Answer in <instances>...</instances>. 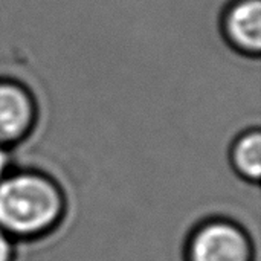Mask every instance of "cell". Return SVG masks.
<instances>
[{"label":"cell","mask_w":261,"mask_h":261,"mask_svg":"<svg viewBox=\"0 0 261 261\" xmlns=\"http://www.w3.org/2000/svg\"><path fill=\"white\" fill-rule=\"evenodd\" d=\"M219 29L229 49L257 60L261 55V0H229L220 12Z\"/></svg>","instance_id":"4"},{"label":"cell","mask_w":261,"mask_h":261,"mask_svg":"<svg viewBox=\"0 0 261 261\" xmlns=\"http://www.w3.org/2000/svg\"><path fill=\"white\" fill-rule=\"evenodd\" d=\"M184 261H257V246L249 229L228 216L199 220L187 234Z\"/></svg>","instance_id":"2"},{"label":"cell","mask_w":261,"mask_h":261,"mask_svg":"<svg viewBox=\"0 0 261 261\" xmlns=\"http://www.w3.org/2000/svg\"><path fill=\"white\" fill-rule=\"evenodd\" d=\"M229 165L237 177L258 185L261 176V132L258 127L242 130L229 145Z\"/></svg>","instance_id":"5"},{"label":"cell","mask_w":261,"mask_h":261,"mask_svg":"<svg viewBox=\"0 0 261 261\" xmlns=\"http://www.w3.org/2000/svg\"><path fill=\"white\" fill-rule=\"evenodd\" d=\"M17 243L0 229V261H15Z\"/></svg>","instance_id":"6"},{"label":"cell","mask_w":261,"mask_h":261,"mask_svg":"<svg viewBox=\"0 0 261 261\" xmlns=\"http://www.w3.org/2000/svg\"><path fill=\"white\" fill-rule=\"evenodd\" d=\"M12 154H14V150H9L0 145V179L5 177L15 167Z\"/></svg>","instance_id":"7"},{"label":"cell","mask_w":261,"mask_h":261,"mask_svg":"<svg viewBox=\"0 0 261 261\" xmlns=\"http://www.w3.org/2000/svg\"><path fill=\"white\" fill-rule=\"evenodd\" d=\"M40 102L21 80L0 75V145L15 150L37 130Z\"/></svg>","instance_id":"3"},{"label":"cell","mask_w":261,"mask_h":261,"mask_svg":"<svg viewBox=\"0 0 261 261\" xmlns=\"http://www.w3.org/2000/svg\"><path fill=\"white\" fill-rule=\"evenodd\" d=\"M69 197L50 173L14 167L0 179V229L17 245L44 240L66 222Z\"/></svg>","instance_id":"1"}]
</instances>
